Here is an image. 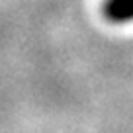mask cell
Wrapping results in <instances>:
<instances>
[{"mask_svg":"<svg viewBox=\"0 0 133 133\" xmlns=\"http://www.w3.org/2000/svg\"><path fill=\"white\" fill-rule=\"evenodd\" d=\"M102 14L110 24H131L133 22V0H104Z\"/></svg>","mask_w":133,"mask_h":133,"instance_id":"6da1fadb","label":"cell"}]
</instances>
